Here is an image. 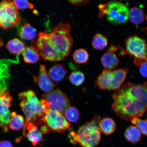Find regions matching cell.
<instances>
[{"instance_id": "cell-5", "label": "cell", "mask_w": 147, "mask_h": 147, "mask_svg": "<svg viewBox=\"0 0 147 147\" xmlns=\"http://www.w3.org/2000/svg\"><path fill=\"white\" fill-rule=\"evenodd\" d=\"M99 16L106 15L107 19L115 25L124 24L128 19L129 9L124 3L117 1H111L106 4L100 5Z\"/></svg>"}, {"instance_id": "cell-31", "label": "cell", "mask_w": 147, "mask_h": 147, "mask_svg": "<svg viewBox=\"0 0 147 147\" xmlns=\"http://www.w3.org/2000/svg\"><path fill=\"white\" fill-rule=\"evenodd\" d=\"M68 2L71 4L76 5H85L89 1H68Z\"/></svg>"}, {"instance_id": "cell-23", "label": "cell", "mask_w": 147, "mask_h": 147, "mask_svg": "<svg viewBox=\"0 0 147 147\" xmlns=\"http://www.w3.org/2000/svg\"><path fill=\"white\" fill-rule=\"evenodd\" d=\"M24 43L17 38L13 39L8 42L7 48L11 54L18 55L22 53L25 49Z\"/></svg>"}, {"instance_id": "cell-19", "label": "cell", "mask_w": 147, "mask_h": 147, "mask_svg": "<svg viewBox=\"0 0 147 147\" xmlns=\"http://www.w3.org/2000/svg\"><path fill=\"white\" fill-rule=\"evenodd\" d=\"M99 127L100 131L107 135L114 133L117 128L115 121L113 119L108 117L101 119Z\"/></svg>"}, {"instance_id": "cell-3", "label": "cell", "mask_w": 147, "mask_h": 147, "mask_svg": "<svg viewBox=\"0 0 147 147\" xmlns=\"http://www.w3.org/2000/svg\"><path fill=\"white\" fill-rule=\"evenodd\" d=\"M100 116L96 115L89 122L80 127L76 133H70L73 143H78L82 147H96L101 140L99 123Z\"/></svg>"}, {"instance_id": "cell-4", "label": "cell", "mask_w": 147, "mask_h": 147, "mask_svg": "<svg viewBox=\"0 0 147 147\" xmlns=\"http://www.w3.org/2000/svg\"><path fill=\"white\" fill-rule=\"evenodd\" d=\"M71 30L70 26L68 24L61 22L51 27L50 32H48L49 39L64 59L69 55L73 43Z\"/></svg>"}, {"instance_id": "cell-26", "label": "cell", "mask_w": 147, "mask_h": 147, "mask_svg": "<svg viewBox=\"0 0 147 147\" xmlns=\"http://www.w3.org/2000/svg\"><path fill=\"white\" fill-rule=\"evenodd\" d=\"M89 58V55L85 49H81L75 51L73 59L77 63L80 64L87 63Z\"/></svg>"}, {"instance_id": "cell-17", "label": "cell", "mask_w": 147, "mask_h": 147, "mask_svg": "<svg viewBox=\"0 0 147 147\" xmlns=\"http://www.w3.org/2000/svg\"><path fill=\"white\" fill-rule=\"evenodd\" d=\"M18 36L22 39L30 40L34 39L36 36V30L28 23L24 22L18 32Z\"/></svg>"}, {"instance_id": "cell-29", "label": "cell", "mask_w": 147, "mask_h": 147, "mask_svg": "<svg viewBox=\"0 0 147 147\" xmlns=\"http://www.w3.org/2000/svg\"><path fill=\"white\" fill-rule=\"evenodd\" d=\"M12 2L18 9H32L34 7V5L28 1H14Z\"/></svg>"}, {"instance_id": "cell-20", "label": "cell", "mask_w": 147, "mask_h": 147, "mask_svg": "<svg viewBox=\"0 0 147 147\" xmlns=\"http://www.w3.org/2000/svg\"><path fill=\"white\" fill-rule=\"evenodd\" d=\"M124 136L128 142L137 143L141 140L142 135L138 128L135 126H130L126 129Z\"/></svg>"}, {"instance_id": "cell-13", "label": "cell", "mask_w": 147, "mask_h": 147, "mask_svg": "<svg viewBox=\"0 0 147 147\" xmlns=\"http://www.w3.org/2000/svg\"><path fill=\"white\" fill-rule=\"evenodd\" d=\"M33 78L34 82L37 83L40 89L47 93L52 91L57 84H54L49 78L45 66L43 64L40 66L38 76H33Z\"/></svg>"}, {"instance_id": "cell-35", "label": "cell", "mask_w": 147, "mask_h": 147, "mask_svg": "<svg viewBox=\"0 0 147 147\" xmlns=\"http://www.w3.org/2000/svg\"><path fill=\"white\" fill-rule=\"evenodd\" d=\"M146 19L147 20V16H146Z\"/></svg>"}, {"instance_id": "cell-11", "label": "cell", "mask_w": 147, "mask_h": 147, "mask_svg": "<svg viewBox=\"0 0 147 147\" xmlns=\"http://www.w3.org/2000/svg\"><path fill=\"white\" fill-rule=\"evenodd\" d=\"M43 121L51 130L59 133H63L70 126L69 123L61 113L50 109L47 110Z\"/></svg>"}, {"instance_id": "cell-32", "label": "cell", "mask_w": 147, "mask_h": 147, "mask_svg": "<svg viewBox=\"0 0 147 147\" xmlns=\"http://www.w3.org/2000/svg\"><path fill=\"white\" fill-rule=\"evenodd\" d=\"M0 147H13L12 143L8 141H0Z\"/></svg>"}, {"instance_id": "cell-1", "label": "cell", "mask_w": 147, "mask_h": 147, "mask_svg": "<svg viewBox=\"0 0 147 147\" xmlns=\"http://www.w3.org/2000/svg\"><path fill=\"white\" fill-rule=\"evenodd\" d=\"M112 109L125 121L142 117L147 110V82L142 84L127 83L112 95Z\"/></svg>"}, {"instance_id": "cell-18", "label": "cell", "mask_w": 147, "mask_h": 147, "mask_svg": "<svg viewBox=\"0 0 147 147\" xmlns=\"http://www.w3.org/2000/svg\"><path fill=\"white\" fill-rule=\"evenodd\" d=\"M145 17V12L142 9L134 7L129 10L128 19L134 24H140L144 22Z\"/></svg>"}, {"instance_id": "cell-6", "label": "cell", "mask_w": 147, "mask_h": 147, "mask_svg": "<svg viewBox=\"0 0 147 147\" xmlns=\"http://www.w3.org/2000/svg\"><path fill=\"white\" fill-rule=\"evenodd\" d=\"M128 71L126 68L113 71L104 69L95 81V85L101 90H116L125 80Z\"/></svg>"}, {"instance_id": "cell-14", "label": "cell", "mask_w": 147, "mask_h": 147, "mask_svg": "<svg viewBox=\"0 0 147 147\" xmlns=\"http://www.w3.org/2000/svg\"><path fill=\"white\" fill-rule=\"evenodd\" d=\"M37 127L32 123H29L26 127V131L27 130V132L26 133L25 137H27L34 146L40 144L43 140L42 134Z\"/></svg>"}, {"instance_id": "cell-30", "label": "cell", "mask_w": 147, "mask_h": 147, "mask_svg": "<svg viewBox=\"0 0 147 147\" xmlns=\"http://www.w3.org/2000/svg\"><path fill=\"white\" fill-rule=\"evenodd\" d=\"M139 66L140 73L143 77L147 78V61L143 62Z\"/></svg>"}, {"instance_id": "cell-24", "label": "cell", "mask_w": 147, "mask_h": 147, "mask_svg": "<svg viewBox=\"0 0 147 147\" xmlns=\"http://www.w3.org/2000/svg\"><path fill=\"white\" fill-rule=\"evenodd\" d=\"M108 43V40L105 36L101 34H97L93 38L92 45L93 49L101 50L105 49Z\"/></svg>"}, {"instance_id": "cell-8", "label": "cell", "mask_w": 147, "mask_h": 147, "mask_svg": "<svg viewBox=\"0 0 147 147\" xmlns=\"http://www.w3.org/2000/svg\"><path fill=\"white\" fill-rule=\"evenodd\" d=\"M127 52L134 57V64L139 66L147 61V43L146 40L137 36L129 37L125 41Z\"/></svg>"}, {"instance_id": "cell-16", "label": "cell", "mask_w": 147, "mask_h": 147, "mask_svg": "<svg viewBox=\"0 0 147 147\" xmlns=\"http://www.w3.org/2000/svg\"><path fill=\"white\" fill-rule=\"evenodd\" d=\"M48 75L49 78L56 82H60L65 78L67 70L63 65L56 64L49 69Z\"/></svg>"}, {"instance_id": "cell-12", "label": "cell", "mask_w": 147, "mask_h": 147, "mask_svg": "<svg viewBox=\"0 0 147 147\" xmlns=\"http://www.w3.org/2000/svg\"><path fill=\"white\" fill-rule=\"evenodd\" d=\"M12 97L7 89L5 80L0 77V121H5L10 118V108Z\"/></svg>"}, {"instance_id": "cell-27", "label": "cell", "mask_w": 147, "mask_h": 147, "mask_svg": "<svg viewBox=\"0 0 147 147\" xmlns=\"http://www.w3.org/2000/svg\"><path fill=\"white\" fill-rule=\"evenodd\" d=\"M69 80L74 85L80 86L83 83L85 76L83 73L80 71H73L69 76Z\"/></svg>"}, {"instance_id": "cell-2", "label": "cell", "mask_w": 147, "mask_h": 147, "mask_svg": "<svg viewBox=\"0 0 147 147\" xmlns=\"http://www.w3.org/2000/svg\"><path fill=\"white\" fill-rule=\"evenodd\" d=\"M20 106L25 116L23 134L25 137L26 127L29 123L38 126L43 122V117L48 110L38 100L35 93L32 90L20 93Z\"/></svg>"}, {"instance_id": "cell-9", "label": "cell", "mask_w": 147, "mask_h": 147, "mask_svg": "<svg viewBox=\"0 0 147 147\" xmlns=\"http://www.w3.org/2000/svg\"><path fill=\"white\" fill-rule=\"evenodd\" d=\"M20 21V12L12 1L0 3V27L5 29L12 28L19 25Z\"/></svg>"}, {"instance_id": "cell-25", "label": "cell", "mask_w": 147, "mask_h": 147, "mask_svg": "<svg viewBox=\"0 0 147 147\" xmlns=\"http://www.w3.org/2000/svg\"><path fill=\"white\" fill-rule=\"evenodd\" d=\"M66 120L69 122L75 123L77 122L80 117L78 110L74 107H69L65 111L63 114Z\"/></svg>"}, {"instance_id": "cell-15", "label": "cell", "mask_w": 147, "mask_h": 147, "mask_svg": "<svg viewBox=\"0 0 147 147\" xmlns=\"http://www.w3.org/2000/svg\"><path fill=\"white\" fill-rule=\"evenodd\" d=\"M101 62L105 69L111 70L118 66L119 60L116 54L109 51L102 55L101 57Z\"/></svg>"}, {"instance_id": "cell-34", "label": "cell", "mask_w": 147, "mask_h": 147, "mask_svg": "<svg viewBox=\"0 0 147 147\" xmlns=\"http://www.w3.org/2000/svg\"><path fill=\"white\" fill-rule=\"evenodd\" d=\"M3 45V41H2L1 38H0V48L2 47Z\"/></svg>"}, {"instance_id": "cell-28", "label": "cell", "mask_w": 147, "mask_h": 147, "mask_svg": "<svg viewBox=\"0 0 147 147\" xmlns=\"http://www.w3.org/2000/svg\"><path fill=\"white\" fill-rule=\"evenodd\" d=\"M131 121L132 123L135 125L141 133L147 136V119L143 120L139 118H135Z\"/></svg>"}, {"instance_id": "cell-21", "label": "cell", "mask_w": 147, "mask_h": 147, "mask_svg": "<svg viewBox=\"0 0 147 147\" xmlns=\"http://www.w3.org/2000/svg\"><path fill=\"white\" fill-rule=\"evenodd\" d=\"M24 60L27 63H35L39 60L40 55L35 48L28 47L22 53Z\"/></svg>"}, {"instance_id": "cell-22", "label": "cell", "mask_w": 147, "mask_h": 147, "mask_svg": "<svg viewBox=\"0 0 147 147\" xmlns=\"http://www.w3.org/2000/svg\"><path fill=\"white\" fill-rule=\"evenodd\" d=\"M25 124V120L22 116L18 114L15 112L11 113L9 128L14 131H18L23 128Z\"/></svg>"}, {"instance_id": "cell-7", "label": "cell", "mask_w": 147, "mask_h": 147, "mask_svg": "<svg viewBox=\"0 0 147 147\" xmlns=\"http://www.w3.org/2000/svg\"><path fill=\"white\" fill-rule=\"evenodd\" d=\"M32 45L37 50L40 56L45 61L56 62L64 59L49 39L47 32L39 33Z\"/></svg>"}, {"instance_id": "cell-36", "label": "cell", "mask_w": 147, "mask_h": 147, "mask_svg": "<svg viewBox=\"0 0 147 147\" xmlns=\"http://www.w3.org/2000/svg\"></svg>"}, {"instance_id": "cell-10", "label": "cell", "mask_w": 147, "mask_h": 147, "mask_svg": "<svg viewBox=\"0 0 147 147\" xmlns=\"http://www.w3.org/2000/svg\"><path fill=\"white\" fill-rule=\"evenodd\" d=\"M43 96L44 99L41 102L48 110H54L63 115L65 110L69 107V99L60 90H53L44 94Z\"/></svg>"}, {"instance_id": "cell-33", "label": "cell", "mask_w": 147, "mask_h": 147, "mask_svg": "<svg viewBox=\"0 0 147 147\" xmlns=\"http://www.w3.org/2000/svg\"><path fill=\"white\" fill-rule=\"evenodd\" d=\"M51 130L45 124L41 127L40 131H41L42 134H49Z\"/></svg>"}]
</instances>
